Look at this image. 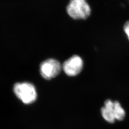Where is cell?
<instances>
[{
    "label": "cell",
    "mask_w": 129,
    "mask_h": 129,
    "mask_svg": "<svg viewBox=\"0 0 129 129\" xmlns=\"http://www.w3.org/2000/svg\"><path fill=\"white\" fill-rule=\"evenodd\" d=\"M101 111L104 120L111 123L114 122L116 120H123L125 116L124 110L120 103L117 101L112 102L110 100H106Z\"/></svg>",
    "instance_id": "obj_1"
},
{
    "label": "cell",
    "mask_w": 129,
    "mask_h": 129,
    "mask_svg": "<svg viewBox=\"0 0 129 129\" xmlns=\"http://www.w3.org/2000/svg\"><path fill=\"white\" fill-rule=\"evenodd\" d=\"M67 11L74 19H86L90 14L91 9L86 0H70Z\"/></svg>",
    "instance_id": "obj_2"
},
{
    "label": "cell",
    "mask_w": 129,
    "mask_h": 129,
    "mask_svg": "<svg viewBox=\"0 0 129 129\" xmlns=\"http://www.w3.org/2000/svg\"><path fill=\"white\" fill-rule=\"evenodd\" d=\"M14 91L16 96L26 104L32 103L37 98L36 89L31 83H16L14 86Z\"/></svg>",
    "instance_id": "obj_3"
},
{
    "label": "cell",
    "mask_w": 129,
    "mask_h": 129,
    "mask_svg": "<svg viewBox=\"0 0 129 129\" xmlns=\"http://www.w3.org/2000/svg\"><path fill=\"white\" fill-rule=\"evenodd\" d=\"M62 66L58 60L53 58L46 59L40 66L42 77L46 80L54 78L60 73Z\"/></svg>",
    "instance_id": "obj_4"
},
{
    "label": "cell",
    "mask_w": 129,
    "mask_h": 129,
    "mask_svg": "<svg viewBox=\"0 0 129 129\" xmlns=\"http://www.w3.org/2000/svg\"><path fill=\"white\" fill-rule=\"evenodd\" d=\"M83 66L82 58L78 55H74L64 61L62 65V69L66 75L73 77L81 72Z\"/></svg>",
    "instance_id": "obj_5"
},
{
    "label": "cell",
    "mask_w": 129,
    "mask_h": 129,
    "mask_svg": "<svg viewBox=\"0 0 129 129\" xmlns=\"http://www.w3.org/2000/svg\"><path fill=\"white\" fill-rule=\"evenodd\" d=\"M124 31L129 40V21L125 23L124 26Z\"/></svg>",
    "instance_id": "obj_6"
}]
</instances>
